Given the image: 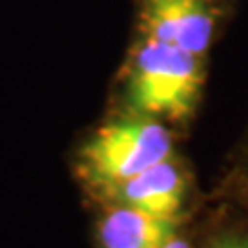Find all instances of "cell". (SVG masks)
Masks as SVG:
<instances>
[{
  "label": "cell",
  "instance_id": "cell-1",
  "mask_svg": "<svg viewBox=\"0 0 248 248\" xmlns=\"http://www.w3.org/2000/svg\"><path fill=\"white\" fill-rule=\"evenodd\" d=\"M203 87V56L143 35L124 73V106L128 114L184 124L197 112Z\"/></svg>",
  "mask_w": 248,
  "mask_h": 248
},
{
  "label": "cell",
  "instance_id": "cell-2",
  "mask_svg": "<svg viewBox=\"0 0 248 248\" xmlns=\"http://www.w3.org/2000/svg\"><path fill=\"white\" fill-rule=\"evenodd\" d=\"M172 155L174 139L166 122L126 114L106 120L77 147L73 172L85 190L102 199L114 186Z\"/></svg>",
  "mask_w": 248,
  "mask_h": 248
},
{
  "label": "cell",
  "instance_id": "cell-3",
  "mask_svg": "<svg viewBox=\"0 0 248 248\" xmlns=\"http://www.w3.org/2000/svg\"><path fill=\"white\" fill-rule=\"evenodd\" d=\"M219 0H143L141 29L145 37L203 56L215 37Z\"/></svg>",
  "mask_w": 248,
  "mask_h": 248
},
{
  "label": "cell",
  "instance_id": "cell-4",
  "mask_svg": "<svg viewBox=\"0 0 248 248\" xmlns=\"http://www.w3.org/2000/svg\"><path fill=\"white\" fill-rule=\"evenodd\" d=\"M190 176L174 155L114 186L99 199L106 205L133 207L161 219H182L188 203Z\"/></svg>",
  "mask_w": 248,
  "mask_h": 248
},
{
  "label": "cell",
  "instance_id": "cell-5",
  "mask_svg": "<svg viewBox=\"0 0 248 248\" xmlns=\"http://www.w3.org/2000/svg\"><path fill=\"white\" fill-rule=\"evenodd\" d=\"M180 221L161 219L133 207L106 205L95 223L97 248H164L180 234Z\"/></svg>",
  "mask_w": 248,
  "mask_h": 248
},
{
  "label": "cell",
  "instance_id": "cell-6",
  "mask_svg": "<svg viewBox=\"0 0 248 248\" xmlns=\"http://www.w3.org/2000/svg\"><path fill=\"white\" fill-rule=\"evenodd\" d=\"M207 248H248V232H223L217 234Z\"/></svg>",
  "mask_w": 248,
  "mask_h": 248
},
{
  "label": "cell",
  "instance_id": "cell-7",
  "mask_svg": "<svg viewBox=\"0 0 248 248\" xmlns=\"http://www.w3.org/2000/svg\"><path fill=\"white\" fill-rule=\"evenodd\" d=\"M164 248H190V244L186 242V240H184L180 234H178L174 240H170V242H168Z\"/></svg>",
  "mask_w": 248,
  "mask_h": 248
},
{
  "label": "cell",
  "instance_id": "cell-8",
  "mask_svg": "<svg viewBox=\"0 0 248 248\" xmlns=\"http://www.w3.org/2000/svg\"><path fill=\"white\" fill-rule=\"evenodd\" d=\"M240 199H242V203L248 207V176L240 182Z\"/></svg>",
  "mask_w": 248,
  "mask_h": 248
}]
</instances>
